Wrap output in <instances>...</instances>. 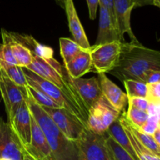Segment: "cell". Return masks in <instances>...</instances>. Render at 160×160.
<instances>
[{
    "mask_svg": "<svg viewBox=\"0 0 160 160\" xmlns=\"http://www.w3.org/2000/svg\"><path fill=\"white\" fill-rule=\"evenodd\" d=\"M151 70H160L159 52L146 48L139 42H125L117 66L109 73L121 82L127 80L143 82Z\"/></svg>",
    "mask_w": 160,
    "mask_h": 160,
    "instance_id": "6da1fadb",
    "label": "cell"
},
{
    "mask_svg": "<svg viewBox=\"0 0 160 160\" xmlns=\"http://www.w3.org/2000/svg\"><path fill=\"white\" fill-rule=\"evenodd\" d=\"M26 100L30 113L45 134L53 160H79L77 142L69 140L55 124L49 116L28 95Z\"/></svg>",
    "mask_w": 160,
    "mask_h": 160,
    "instance_id": "7a4b0ae2",
    "label": "cell"
},
{
    "mask_svg": "<svg viewBox=\"0 0 160 160\" xmlns=\"http://www.w3.org/2000/svg\"><path fill=\"white\" fill-rule=\"evenodd\" d=\"M26 68L60 89L88 117V109L73 87L65 67L59 63L53 56L38 57L33 56L32 62Z\"/></svg>",
    "mask_w": 160,
    "mask_h": 160,
    "instance_id": "3957f363",
    "label": "cell"
},
{
    "mask_svg": "<svg viewBox=\"0 0 160 160\" xmlns=\"http://www.w3.org/2000/svg\"><path fill=\"white\" fill-rule=\"evenodd\" d=\"M22 70L28 85L44 92L61 108L67 109L81 125L88 128L87 114L82 112L60 89L25 67H22Z\"/></svg>",
    "mask_w": 160,
    "mask_h": 160,
    "instance_id": "277c9868",
    "label": "cell"
},
{
    "mask_svg": "<svg viewBox=\"0 0 160 160\" xmlns=\"http://www.w3.org/2000/svg\"><path fill=\"white\" fill-rule=\"evenodd\" d=\"M123 42L115 41L102 45H91L88 51L92 59V71L106 73L117 66L123 49Z\"/></svg>",
    "mask_w": 160,
    "mask_h": 160,
    "instance_id": "5b68a950",
    "label": "cell"
},
{
    "mask_svg": "<svg viewBox=\"0 0 160 160\" xmlns=\"http://www.w3.org/2000/svg\"><path fill=\"white\" fill-rule=\"evenodd\" d=\"M120 114L121 112L112 107L102 96L89 108L88 129L95 134H105L110 125L120 117Z\"/></svg>",
    "mask_w": 160,
    "mask_h": 160,
    "instance_id": "8992f818",
    "label": "cell"
},
{
    "mask_svg": "<svg viewBox=\"0 0 160 160\" xmlns=\"http://www.w3.org/2000/svg\"><path fill=\"white\" fill-rule=\"evenodd\" d=\"M106 133L98 134L88 128L84 129L77 142L79 160H110L106 145Z\"/></svg>",
    "mask_w": 160,
    "mask_h": 160,
    "instance_id": "52a82bcc",
    "label": "cell"
},
{
    "mask_svg": "<svg viewBox=\"0 0 160 160\" xmlns=\"http://www.w3.org/2000/svg\"><path fill=\"white\" fill-rule=\"evenodd\" d=\"M42 108L69 140L73 142L79 140L83 131L86 128L67 109L62 108Z\"/></svg>",
    "mask_w": 160,
    "mask_h": 160,
    "instance_id": "ba28073f",
    "label": "cell"
},
{
    "mask_svg": "<svg viewBox=\"0 0 160 160\" xmlns=\"http://www.w3.org/2000/svg\"><path fill=\"white\" fill-rule=\"evenodd\" d=\"M0 94L6 108L8 120L12 117L18 106L26 99V88L14 84L0 67Z\"/></svg>",
    "mask_w": 160,
    "mask_h": 160,
    "instance_id": "9c48e42d",
    "label": "cell"
},
{
    "mask_svg": "<svg viewBox=\"0 0 160 160\" xmlns=\"http://www.w3.org/2000/svg\"><path fill=\"white\" fill-rule=\"evenodd\" d=\"M31 116L25 99L15 111L12 117L7 121L16 138L20 148L28 145L31 137Z\"/></svg>",
    "mask_w": 160,
    "mask_h": 160,
    "instance_id": "30bf717a",
    "label": "cell"
},
{
    "mask_svg": "<svg viewBox=\"0 0 160 160\" xmlns=\"http://www.w3.org/2000/svg\"><path fill=\"white\" fill-rule=\"evenodd\" d=\"M114 14L117 30L120 39L125 42L124 34H128L131 42H138L133 33L131 24V16L133 9L136 7L133 0H113Z\"/></svg>",
    "mask_w": 160,
    "mask_h": 160,
    "instance_id": "8fae6325",
    "label": "cell"
},
{
    "mask_svg": "<svg viewBox=\"0 0 160 160\" xmlns=\"http://www.w3.org/2000/svg\"><path fill=\"white\" fill-rule=\"evenodd\" d=\"M0 159L23 160L21 149L7 122L0 119Z\"/></svg>",
    "mask_w": 160,
    "mask_h": 160,
    "instance_id": "7c38bea8",
    "label": "cell"
},
{
    "mask_svg": "<svg viewBox=\"0 0 160 160\" xmlns=\"http://www.w3.org/2000/svg\"><path fill=\"white\" fill-rule=\"evenodd\" d=\"M100 88L105 99L120 112H123L128 104V96L118 86L114 84L106 73H98Z\"/></svg>",
    "mask_w": 160,
    "mask_h": 160,
    "instance_id": "4fadbf2b",
    "label": "cell"
},
{
    "mask_svg": "<svg viewBox=\"0 0 160 160\" xmlns=\"http://www.w3.org/2000/svg\"><path fill=\"white\" fill-rule=\"evenodd\" d=\"M70 78L73 87L88 109L102 97L99 81L96 77L85 79L81 78H72L70 77Z\"/></svg>",
    "mask_w": 160,
    "mask_h": 160,
    "instance_id": "5bb4252c",
    "label": "cell"
},
{
    "mask_svg": "<svg viewBox=\"0 0 160 160\" xmlns=\"http://www.w3.org/2000/svg\"><path fill=\"white\" fill-rule=\"evenodd\" d=\"M64 9L67 13L69 28L73 38V41L83 49H88L91 45L89 44L85 31L78 15L73 0H65Z\"/></svg>",
    "mask_w": 160,
    "mask_h": 160,
    "instance_id": "9a60e30c",
    "label": "cell"
},
{
    "mask_svg": "<svg viewBox=\"0 0 160 160\" xmlns=\"http://www.w3.org/2000/svg\"><path fill=\"white\" fill-rule=\"evenodd\" d=\"M99 12L98 33L95 45H102L115 41L122 42L118 31L107 9L102 6H99Z\"/></svg>",
    "mask_w": 160,
    "mask_h": 160,
    "instance_id": "2e32d148",
    "label": "cell"
},
{
    "mask_svg": "<svg viewBox=\"0 0 160 160\" xmlns=\"http://www.w3.org/2000/svg\"><path fill=\"white\" fill-rule=\"evenodd\" d=\"M63 66L72 78H80L92 71V59L88 49H83L76 57Z\"/></svg>",
    "mask_w": 160,
    "mask_h": 160,
    "instance_id": "e0dca14e",
    "label": "cell"
},
{
    "mask_svg": "<svg viewBox=\"0 0 160 160\" xmlns=\"http://www.w3.org/2000/svg\"><path fill=\"white\" fill-rule=\"evenodd\" d=\"M120 121L121 123L122 127H123V130H124L125 133L128 135V138H129L130 142H131V145H132L133 148H134V152H135L136 155H137L138 158L139 160H160L159 156H156L153 152H152L149 149L144 146L135 137L134 134L131 132V129L128 127V120H127L126 117H125V113L120 114Z\"/></svg>",
    "mask_w": 160,
    "mask_h": 160,
    "instance_id": "ac0fdd59",
    "label": "cell"
},
{
    "mask_svg": "<svg viewBox=\"0 0 160 160\" xmlns=\"http://www.w3.org/2000/svg\"><path fill=\"white\" fill-rule=\"evenodd\" d=\"M106 133L111 138H112L127 152L129 153L133 159L134 160H139L134 148H133L132 145H131V143L130 142L129 138H128V135L125 133L124 130H123V127L120 123V119L118 118L110 125V127L108 128Z\"/></svg>",
    "mask_w": 160,
    "mask_h": 160,
    "instance_id": "d6986e66",
    "label": "cell"
},
{
    "mask_svg": "<svg viewBox=\"0 0 160 160\" xmlns=\"http://www.w3.org/2000/svg\"><path fill=\"white\" fill-rule=\"evenodd\" d=\"M3 31L10 44L12 56L17 66L20 67H25V68L28 67L32 62L33 55L31 52L26 46L14 40L11 36L10 32L4 29Z\"/></svg>",
    "mask_w": 160,
    "mask_h": 160,
    "instance_id": "ffe728a7",
    "label": "cell"
},
{
    "mask_svg": "<svg viewBox=\"0 0 160 160\" xmlns=\"http://www.w3.org/2000/svg\"><path fill=\"white\" fill-rule=\"evenodd\" d=\"M59 48L60 55L64 62L63 65L71 61L83 50L74 41L68 38H59Z\"/></svg>",
    "mask_w": 160,
    "mask_h": 160,
    "instance_id": "44dd1931",
    "label": "cell"
},
{
    "mask_svg": "<svg viewBox=\"0 0 160 160\" xmlns=\"http://www.w3.org/2000/svg\"><path fill=\"white\" fill-rule=\"evenodd\" d=\"M0 67L4 70L11 81L21 88H26L28 86L22 67L17 65H11L0 60Z\"/></svg>",
    "mask_w": 160,
    "mask_h": 160,
    "instance_id": "7402d4cb",
    "label": "cell"
},
{
    "mask_svg": "<svg viewBox=\"0 0 160 160\" xmlns=\"http://www.w3.org/2000/svg\"><path fill=\"white\" fill-rule=\"evenodd\" d=\"M128 120V127L131 129V132L134 134V137L144 145V146L146 147L148 149H149L152 152H153L154 154H156V156H160V145H157L156 143V142L153 139L152 136L150 135V134H145L143 131H141V129L138 127L134 126L132 123H130L129 120L127 119Z\"/></svg>",
    "mask_w": 160,
    "mask_h": 160,
    "instance_id": "603a6c76",
    "label": "cell"
},
{
    "mask_svg": "<svg viewBox=\"0 0 160 160\" xmlns=\"http://www.w3.org/2000/svg\"><path fill=\"white\" fill-rule=\"evenodd\" d=\"M27 95L39 106L43 108H61L56 102L49 98L44 92L35 88L28 85L26 88Z\"/></svg>",
    "mask_w": 160,
    "mask_h": 160,
    "instance_id": "cb8c5ba5",
    "label": "cell"
},
{
    "mask_svg": "<svg viewBox=\"0 0 160 160\" xmlns=\"http://www.w3.org/2000/svg\"><path fill=\"white\" fill-rule=\"evenodd\" d=\"M106 145L110 160H134L107 133H106Z\"/></svg>",
    "mask_w": 160,
    "mask_h": 160,
    "instance_id": "d4e9b609",
    "label": "cell"
},
{
    "mask_svg": "<svg viewBox=\"0 0 160 160\" xmlns=\"http://www.w3.org/2000/svg\"><path fill=\"white\" fill-rule=\"evenodd\" d=\"M127 91L128 98H145L147 92V84L141 81L134 80H127L123 81Z\"/></svg>",
    "mask_w": 160,
    "mask_h": 160,
    "instance_id": "484cf974",
    "label": "cell"
},
{
    "mask_svg": "<svg viewBox=\"0 0 160 160\" xmlns=\"http://www.w3.org/2000/svg\"><path fill=\"white\" fill-rule=\"evenodd\" d=\"M125 117L129 120L130 123L140 128L148 120L149 114L146 111L141 110V109L134 108V106L129 105L128 112L127 113H125Z\"/></svg>",
    "mask_w": 160,
    "mask_h": 160,
    "instance_id": "4316f807",
    "label": "cell"
},
{
    "mask_svg": "<svg viewBox=\"0 0 160 160\" xmlns=\"http://www.w3.org/2000/svg\"><path fill=\"white\" fill-rule=\"evenodd\" d=\"M145 98L151 104L160 105V82L147 84Z\"/></svg>",
    "mask_w": 160,
    "mask_h": 160,
    "instance_id": "83f0119b",
    "label": "cell"
},
{
    "mask_svg": "<svg viewBox=\"0 0 160 160\" xmlns=\"http://www.w3.org/2000/svg\"><path fill=\"white\" fill-rule=\"evenodd\" d=\"M159 119V115H149L148 120L143 126L140 128L141 131L145 134L152 135L155 131L160 127Z\"/></svg>",
    "mask_w": 160,
    "mask_h": 160,
    "instance_id": "f1b7e54d",
    "label": "cell"
},
{
    "mask_svg": "<svg viewBox=\"0 0 160 160\" xmlns=\"http://www.w3.org/2000/svg\"><path fill=\"white\" fill-rule=\"evenodd\" d=\"M128 103L134 108L148 112L149 102L145 98H128Z\"/></svg>",
    "mask_w": 160,
    "mask_h": 160,
    "instance_id": "f546056e",
    "label": "cell"
},
{
    "mask_svg": "<svg viewBox=\"0 0 160 160\" xmlns=\"http://www.w3.org/2000/svg\"><path fill=\"white\" fill-rule=\"evenodd\" d=\"M143 82L146 84L160 82V70H148L145 74Z\"/></svg>",
    "mask_w": 160,
    "mask_h": 160,
    "instance_id": "4dcf8cb0",
    "label": "cell"
},
{
    "mask_svg": "<svg viewBox=\"0 0 160 160\" xmlns=\"http://www.w3.org/2000/svg\"><path fill=\"white\" fill-rule=\"evenodd\" d=\"M99 6H102L105 7L109 12V15H110L111 18H112V22H113L114 25L117 28V23H116L115 19V14H114V7H113V0H99ZM118 31V30H117Z\"/></svg>",
    "mask_w": 160,
    "mask_h": 160,
    "instance_id": "1f68e13d",
    "label": "cell"
},
{
    "mask_svg": "<svg viewBox=\"0 0 160 160\" xmlns=\"http://www.w3.org/2000/svg\"><path fill=\"white\" fill-rule=\"evenodd\" d=\"M88 7L89 18L95 20L97 16V10L99 6V0H87Z\"/></svg>",
    "mask_w": 160,
    "mask_h": 160,
    "instance_id": "d6a6232c",
    "label": "cell"
},
{
    "mask_svg": "<svg viewBox=\"0 0 160 160\" xmlns=\"http://www.w3.org/2000/svg\"><path fill=\"white\" fill-rule=\"evenodd\" d=\"M133 1L135 3L136 7L148 6V5H152V6H156L157 7L160 6V0H133Z\"/></svg>",
    "mask_w": 160,
    "mask_h": 160,
    "instance_id": "836d02e7",
    "label": "cell"
},
{
    "mask_svg": "<svg viewBox=\"0 0 160 160\" xmlns=\"http://www.w3.org/2000/svg\"><path fill=\"white\" fill-rule=\"evenodd\" d=\"M152 138L154 139V141L156 142V143L157 145H160V127L157 128V129L155 131V132L152 134Z\"/></svg>",
    "mask_w": 160,
    "mask_h": 160,
    "instance_id": "e575fe53",
    "label": "cell"
},
{
    "mask_svg": "<svg viewBox=\"0 0 160 160\" xmlns=\"http://www.w3.org/2000/svg\"><path fill=\"white\" fill-rule=\"evenodd\" d=\"M56 2L61 6V7L64 8V3H65V0H56Z\"/></svg>",
    "mask_w": 160,
    "mask_h": 160,
    "instance_id": "d590c367",
    "label": "cell"
},
{
    "mask_svg": "<svg viewBox=\"0 0 160 160\" xmlns=\"http://www.w3.org/2000/svg\"><path fill=\"white\" fill-rule=\"evenodd\" d=\"M0 160H8V159H0Z\"/></svg>",
    "mask_w": 160,
    "mask_h": 160,
    "instance_id": "8d00e7d4",
    "label": "cell"
}]
</instances>
